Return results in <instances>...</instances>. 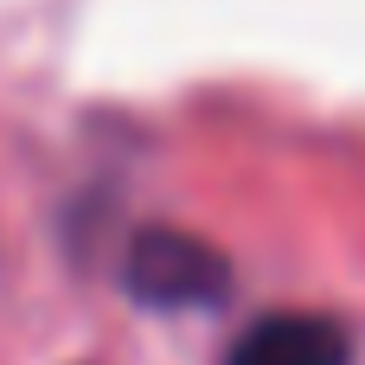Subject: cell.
I'll list each match as a JSON object with an SVG mask.
<instances>
[{
	"label": "cell",
	"mask_w": 365,
	"mask_h": 365,
	"mask_svg": "<svg viewBox=\"0 0 365 365\" xmlns=\"http://www.w3.org/2000/svg\"><path fill=\"white\" fill-rule=\"evenodd\" d=\"M122 289L141 308L160 314H192V308H218L231 295V257L192 231L173 225H148L135 231L128 257H122Z\"/></svg>",
	"instance_id": "cell-1"
},
{
	"label": "cell",
	"mask_w": 365,
	"mask_h": 365,
	"mask_svg": "<svg viewBox=\"0 0 365 365\" xmlns=\"http://www.w3.org/2000/svg\"><path fill=\"white\" fill-rule=\"evenodd\" d=\"M225 365H353V334L334 314L282 308V314H263L257 327H244Z\"/></svg>",
	"instance_id": "cell-2"
}]
</instances>
